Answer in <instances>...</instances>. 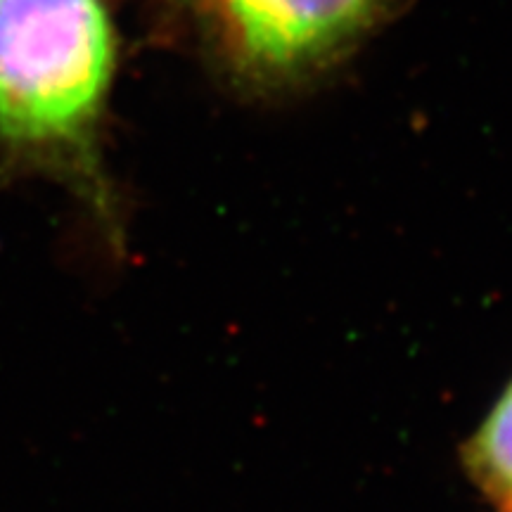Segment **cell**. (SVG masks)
<instances>
[{
  "instance_id": "6da1fadb",
  "label": "cell",
  "mask_w": 512,
  "mask_h": 512,
  "mask_svg": "<svg viewBox=\"0 0 512 512\" xmlns=\"http://www.w3.org/2000/svg\"><path fill=\"white\" fill-rule=\"evenodd\" d=\"M110 0H0V169L53 176L117 228L105 162L119 72Z\"/></svg>"
},
{
  "instance_id": "7a4b0ae2",
  "label": "cell",
  "mask_w": 512,
  "mask_h": 512,
  "mask_svg": "<svg viewBox=\"0 0 512 512\" xmlns=\"http://www.w3.org/2000/svg\"><path fill=\"white\" fill-rule=\"evenodd\" d=\"M155 8L230 88L271 98L335 72L394 0H155Z\"/></svg>"
},
{
  "instance_id": "3957f363",
  "label": "cell",
  "mask_w": 512,
  "mask_h": 512,
  "mask_svg": "<svg viewBox=\"0 0 512 512\" xmlns=\"http://www.w3.org/2000/svg\"><path fill=\"white\" fill-rule=\"evenodd\" d=\"M465 465L484 494L512 508V380L465 448Z\"/></svg>"
},
{
  "instance_id": "277c9868",
  "label": "cell",
  "mask_w": 512,
  "mask_h": 512,
  "mask_svg": "<svg viewBox=\"0 0 512 512\" xmlns=\"http://www.w3.org/2000/svg\"><path fill=\"white\" fill-rule=\"evenodd\" d=\"M503 512H512V508H508V510H503Z\"/></svg>"
}]
</instances>
